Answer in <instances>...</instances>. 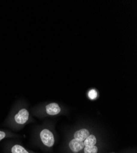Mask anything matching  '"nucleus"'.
<instances>
[{
	"instance_id": "nucleus-1",
	"label": "nucleus",
	"mask_w": 137,
	"mask_h": 153,
	"mask_svg": "<svg viewBox=\"0 0 137 153\" xmlns=\"http://www.w3.org/2000/svg\"><path fill=\"white\" fill-rule=\"evenodd\" d=\"M30 115V113L26 108H21L15 113L13 120L16 124L22 126L29 121Z\"/></svg>"
},
{
	"instance_id": "nucleus-2",
	"label": "nucleus",
	"mask_w": 137,
	"mask_h": 153,
	"mask_svg": "<svg viewBox=\"0 0 137 153\" xmlns=\"http://www.w3.org/2000/svg\"><path fill=\"white\" fill-rule=\"evenodd\" d=\"M40 138L41 143L46 147L51 148L55 143V139L52 132L47 129H44L40 133Z\"/></svg>"
},
{
	"instance_id": "nucleus-3",
	"label": "nucleus",
	"mask_w": 137,
	"mask_h": 153,
	"mask_svg": "<svg viewBox=\"0 0 137 153\" xmlns=\"http://www.w3.org/2000/svg\"><path fill=\"white\" fill-rule=\"evenodd\" d=\"M46 112L49 115L54 116L56 114H58L60 111L61 108L60 106L57 103H51L46 106Z\"/></svg>"
},
{
	"instance_id": "nucleus-4",
	"label": "nucleus",
	"mask_w": 137,
	"mask_h": 153,
	"mask_svg": "<svg viewBox=\"0 0 137 153\" xmlns=\"http://www.w3.org/2000/svg\"><path fill=\"white\" fill-rule=\"evenodd\" d=\"M70 149L73 152H78L84 148L83 142L79 141L76 139H73L69 143Z\"/></svg>"
},
{
	"instance_id": "nucleus-5",
	"label": "nucleus",
	"mask_w": 137,
	"mask_h": 153,
	"mask_svg": "<svg viewBox=\"0 0 137 153\" xmlns=\"http://www.w3.org/2000/svg\"><path fill=\"white\" fill-rule=\"evenodd\" d=\"M90 135L89 131L86 129H82L77 131L74 134V139L79 140V141L84 142Z\"/></svg>"
},
{
	"instance_id": "nucleus-6",
	"label": "nucleus",
	"mask_w": 137,
	"mask_h": 153,
	"mask_svg": "<svg viewBox=\"0 0 137 153\" xmlns=\"http://www.w3.org/2000/svg\"><path fill=\"white\" fill-rule=\"evenodd\" d=\"M9 153H31L20 144H13L9 148Z\"/></svg>"
},
{
	"instance_id": "nucleus-7",
	"label": "nucleus",
	"mask_w": 137,
	"mask_h": 153,
	"mask_svg": "<svg viewBox=\"0 0 137 153\" xmlns=\"http://www.w3.org/2000/svg\"><path fill=\"white\" fill-rule=\"evenodd\" d=\"M83 143L85 147L95 146L97 143V138L94 135H89V136L84 140Z\"/></svg>"
},
{
	"instance_id": "nucleus-8",
	"label": "nucleus",
	"mask_w": 137,
	"mask_h": 153,
	"mask_svg": "<svg viewBox=\"0 0 137 153\" xmlns=\"http://www.w3.org/2000/svg\"><path fill=\"white\" fill-rule=\"evenodd\" d=\"M98 148L95 145L92 146H86L84 148V153H97Z\"/></svg>"
},
{
	"instance_id": "nucleus-9",
	"label": "nucleus",
	"mask_w": 137,
	"mask_h": 153,
	"mask_svg": "<svg viewBox=\"0 0 137 153\" xmlns=\"http://www.w3.org/2000/svg\"><path fill=\"white\" fill-rule=\"evenodd\" d=\"M97 92L95 90H92L89 92V97L92 100L95 99L97 97Z\"/></svg>"
},
{
	"instance_id": "nucleus-10",
	"label": "nucleus",
	"mask_w": 137,
	"mask_h": 153,
	"mask_svg": "<svg viewBox=\"0 0 137 153\" xmlns=\"http://www.w3.org/2000/svg\"><path fill=\"white\" fill-rule=\"evenodd\" d=\"M7 135L8 134L6 132L2 130H0V142H1L2 140L4 139L6 137H7Z\"/></svg>"
}]
</instances>
